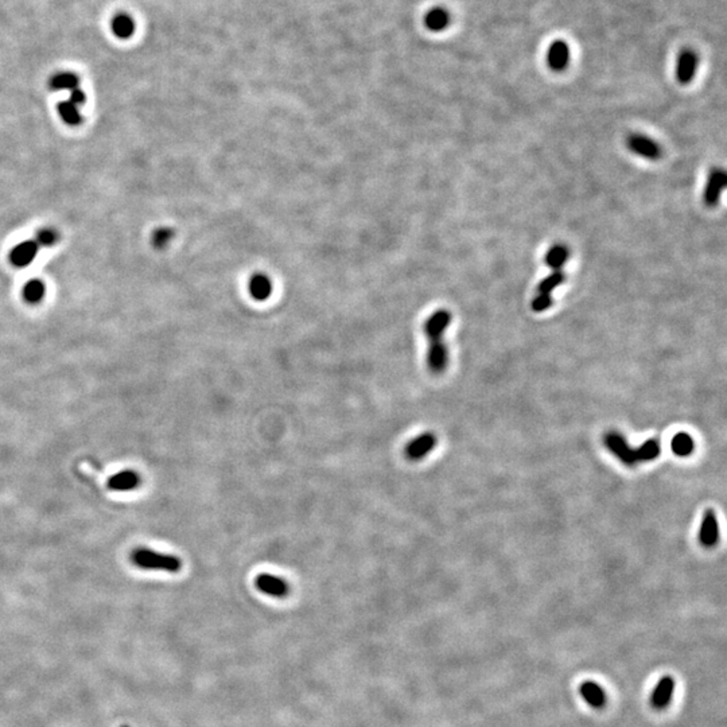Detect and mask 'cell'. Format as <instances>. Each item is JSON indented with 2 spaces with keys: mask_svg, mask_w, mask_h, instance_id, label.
Segmentation results:
<instances>
[{
  "mask_svg": "<svg viewBox=\"0 0 727 727\" xmlns=\"http://www.w3.org/2000/svg\"><path fill=\"white\" fill-rule=\"evenodd\" d=\"M131 562L142 570L165 572L170 574H177L182 570V560L178 557H174L171 554L156 552L154 550L148 548H138L132 551Z\"/></svg>",
  "mask_w": 727,
  "mask_h": 727,
  "instance_id": "6da1fadb",
  "label": "cell"
},
{
  "mask_svg": "<svg viewBox=\"0 0 727 727\" xmlns=\"http://www.w3.org/2000/svg\"><path fill=\"white\" fill-rule=\"evenodd\" d=\"M603 443L611 454L616 455L623 465L633 468L638 464L636 449H632L625 439L623 434L617 431H609L603 437Z\"/></svg>",
  "mask_w": 727,
  "mask_h": 727,
  "instance_id": "7a4b0ae2",
  "label": "cell"
},
{
  "mask_svg": "<svg viewBox=\"0 0 727 727\" xmlns=\"http://www.w3.org/2000/svg\"><path fill=\"white\" fill-rule=\"evenodd\" d=\"M437 443H438V438L434 432H431V431L423 432V434L417 435L412 441L407 443V446L404 449V455L408 461H412V462L422 461L435 449Z\"/></svg>",
  "mask_w": 727,
  "mask_h": 727,
  "instance_id": "3957f363",
  "label": "cell"
},
{
  "mask_svg": "<svg viewBox=\"0 0 727 727\" xmlns=\"http://www.w3.org/2000/svg\"><path fill=\"white\" fill-rule=\"evenodd\" d=\"M626 147L638 156L650 160H657L662 156V147L656 141L641 133H632L626 138Z\"/></svg>",
  "mask_w": 727,
  "mask_h": 727,
  "instance_id": "277c9868",
  "label": "cell"
},
{
  "mask_svg": "<svg viewBox=\"0 0 727 727\" xmlns=\"http://www.w3.org/2000/svg\"><path fill=\"white\" fill-rule=\"evenodd\" d=\"M726 173L722 169H714L706 182L704 190H703V202L709 208H713L718 205L721 195L723 193L726 187Z\"/></svg>",
  "mask_w": 727,
  "mask_h": 727,
  "instance_id": "5b68a950",
  "label": "cell"
},
{
  "mask_svg": "<svg viewBox=\"0 0 727 727\" xmlns=\"http://www.w3.org/2000/svg\"><path fill=\"white\" fill-rule=\"evenodd\" d=\"M255 586L263 594L270 597L285 598L290 594V584L285 579L268 572L259 574L255 579Z\"/></svg>",
  "mask_w": 727,
  "mask_h": 727,
  "instance_id": "8992f818",
  "label": "cell"
},
{
  "mask_svg": "<svg viewBox=\"0 0 727 727\" xmlns=\"http://www.w3.org/2000/svg\"><path fill=\"white\" fill-rule=\"evenodd\" d=\"M427 366L434 375H442L449 366V348L443 338L430 341Z\"/></svg>",
  "mask_w": 727,
  "mask_h": 727,
  "instance_id": "52a82bcc",
  "label": "cell"
},
{
  "mask_svg": "<svg viewBox=\"0 0 727 727\" xmlns=\"http://www.w3.org/2000/svg\"><path fill=\"white\" fill-rule=\"evenodd\" d=\"M39 247L35 240H25L10 251L9 259L13 267L26 268L38 255Z\"/></svg>",
  "mask_w": 727,
  "mask_h": 727,
  "instance_id": "ba28073f",
  "label": "cell"
},
{
  "mask_svg": "<svg viewBox=\"0 0 727 727\" xmlns=\"http://www.w3.org/2000/svg\"><path fill=\"white\" fill-rule=\"evenodd\" d=\"M452 319H453V315L449 310L441 309V310L432 312L423 325V332H425L426 337L429 338V341L443 338L444 332L452 324Z\"/></svg>",
  "mask_w": 727,
  "mask_h": 727,
  "instance_id": "9c48e42d",
  "label": "cell"
},
{
  "mask_svg": "<svg viewBox=\"0 0 727 727\" xmlns=\"http://www.w3.org/2000/svg\"><path fill=\"white\" fill-rule=\"evenodd\" d=\"M719 540V524L718 519L713 509H707L703 513L701 519V531H699V542L703 547L711 548L714 547Z\"/></svg>",
  "mask_w": 727,
  "mask_h": 727,
  "instance_id": "30bf717a",
  "label": "cell"
},
{
  "mask_svg": "<svg viewBox=\"0 0 727 727\" xmlns=\"http://www.w3.org/2000/svg\"><path fill=\"white\" fill-rule=\"evenodd\" d=\"M674 692H675V680L671 676H664L659 680L657 686L655 687L652 695H650L652 707L656 710L665 709L672 701Z\"/></svg>",
  "mask_w": 727,
  "mask_h": 727,
  "instance_id": "8fae6325",
  "label": "cell"
},
{
  "mask_svg": "<svg viewBox=\"0 0 727 727\" xmlns=\"http://www.w3.org/2000/svg\"><path fill=\"white\" fill-rule=\"evenodd\" d=\"M273 282L266 273H252L248 280V293L251 298L264 302L273 294Z\"/></svg>",
  "mask_w": 727,
  "mask_h": 727,
  "instance_id": "7c38bea8",
  "label": "cell"
},
{
  "mask_svg": "<svg viewBox=\"0 0 727 727\" xmlns=\"http://www.w3.org/2000/svg\"><path fill=\"white\" fill-rule=\"evenodd\" d=\"M698 69V55L691 50H684L679 55L676 66V77L680 84H689Z\"/></svg>",
  "mask_w": 727,
  "mask_h": 727,
  "instance_id": "4fadbf2b",
  "label": "cell"
},
{
  "mask_svg": "<svg viewBox=\"0 0 727 727\" xmlns=\"http://www.w3.org/2000/svg\"><path fill=\"white\" fill-rule=\"evenodd\" d=\"M547 61H548V65L555 70V72H562L566 66L569 65V61H570V49H569V45L563 40H557L554 42L551 46H550V50L547 54Z\"/></svg>",
  "mask_w": 727,
  "mask_h": 727,
  "instance_id": "5bb4252c",
  "label": "cell"
},
{
  "mask_svg": "<svg viewBox=\"0 0 727 727\" xmlns=\"http://www.w3.org/2000/svg\"><path fill=\"white\" fill-rule=\"evenodd\" d=\"M141 482L142 479L136 471L126 470L112 476L108 480V488L115 492H130L132 489H136Z\"/></svg>",
  "mask_w": 727,
  "mask_h": 727,
  "instance_id": "9a60e30c",
  "label": "cell"
},
{
  "mask_svg": "<svg viewBox=\"0 0 727 727\" xmlns=\"http://www.w3.org/2000/svg\"><path fill=\"white\" fill-rule=\"evenodd\" d=\"M581 695L586 703H589L594 709H602L606 704V694L596 682H584L581 684Z\"/></svg>",
  "mask_w": 727,
  "mask_h": 727,
  "instance_id": "2e32d148",
  "label": "cell"
},
{
  "mask_svg": "<svg viewBox=\"0 0 727 727\" xmlns=\"http://www.w3.org/2000/svg\"><path fill=\"white\" fill-rule=\"evenodd\" d=\"M111 30L119 39H130L135 33V21L130 13H117L111 19Z\"/></svg>",
  "mask_w": 727,
  "mask_h": 727,
  "instance_id": "e0dca14e",
  "label": "cell"
},
{
  "mask_svg": "<svg viewBox=\"0 0 727 727\" xmlns=\"http://www.w3.org/2000/svg\"><path fill=\"white\" fill-rule=\"evenodd\" d=\"M570 259V249L564 244H555L550 248L545 253V264L555 270H562V267Z\"/></svg>",
  "mask_w": 727,
  "mask_h": 727,
  "instance_id": "ac0fdd59",
  "label": "cell"
},
{
  "mask_svg": "<svg viewBox=\"0 0 727 727\" xmlns=\"http://www.w3.org/2000/svg\"><path fill=\"white\" fill-rule=\"evenodd\" d=\"M80 78L72 72H58L49 80L53 91H73L78 88Z\"/></svg>",
  "mask_w": 727,
  "mask_h": 727,
  "instance_id": "d6986e66",
  "label": "cell"
},
{
  "mask_svg": "<svg viewBox=\"0 0 727 727\" xmlns=\"http://www.w3.org/2000/svg\"><path fill=\"white\" fill-rule=\"evenodd\" d=\"M46 294V286L39 279H31L22 288V297L28 305H38Z\"/></svg>",
  "mask_w": 727,
  "mask_h": 727,
  "instance_id": "ffe728a7",
  "label": "cell"
},
{
  "mask_svg": "<svg viewBox=\"0 0 727 727\" xmlns=\"http://www.w3.org/2000/svg\"><path fill=\"white\" fill-rule=\"evenodd\" d=\"M57 112L60 117L62 119V121L66 123L67 126L70 127H78L81 126L82 123V115L80 112V108L77 105L73 104L72 102L65 100V102H61L57 105Z\"/></svg>",
  "mask_w": 727,
  "mask_h": 727,
  "instance_id": "44dd1931",
  "label": "cell"
},
{
  "mask_svg": "<svg viewBox=\"0 0 727 727\" xmlns=\"http://www.w3.org/2000/svg\"><path fill=\"white\" fill-rule=\"evenodd\" d=\"M449 23H450V15L444 9H441V7L432 9L426 13L425 25L431 31H442L449 26Z\"/></svg>",
  "mask_w": 727,
  "mask_h": 727,
  "instance_id": "7402d4cb",
  "label": "cell"
},
{
  "mask_svg": "<svg viewBox=\"0 0 727 727\" xmlns=\"http://www.w3.org/2000/svg\"><path fill=\"white\" fill-rule=\"evenodd\" d=\"M671 449L677 457H689L695 450V442L687 432H679L671 441Z\"/></svg>",
  "mask_w": 727,
  "mask_h": 727,
  "instance_id": "603a6c76",
  "label": "cell"
},
{
  "mask_svg": "<svg viewBox=\"0 0 727 727\" xmlns=\"http://www.w3.org/2000/svg\"><path fill=\"white\" fill-rule=\"evenodd\" d=\"M566 282V273H563L562 270H555L552 273H550L548 276H545V279L539 283L537 286V294H548L551 295V293L558 288L562 283Z\"/></svg>",
  "mask_w": 727,
  "mask_h": 727,
  "instance_id": "cb8c5ba5",
  "label": "cell"
},
{
  "mask_svg": "<svg viewBox=\"0 0 727 727\" xmlns=\"http://www.w3.org/2000/svg\"><path fill=\"white\" fill-rule=\"evenodd\" d=\"M638 462H650L660 455V443L656 439L644 442L636 449Z\"/></svg>",
  "mask_w": 727,
  "mask_h": 727,
  "instance_id": "d4e9b609",
  "label": "cell"
},
{
  "mask_svg": "<svg viewBox=\"0 0 727 727\" xmlns=\"http://www.w3.org/2000/svg\"><path fill=\"white\" fill-rule=\"evenodd\" d=\"M174 237V231L168 226H162L155 229L151 234V243L156 249L168 247Z\"/></svg>",
  "mask_w": 727,
  "mask_h": 727,
  "instance_id": "484cf974",
  "label": "cell"
},
{
  "mask_svg": "<svg viewBox=\"0 0 727 727\" xmlns=\"http://www.w3.org/2000/svg\"><path fill=\"white\" fill-rule=\"evenodd\" d=\"M35 243L38 247L49 248L55 246L60 240V234L53 228H42L35 234Z\"/></svg>",
  "mask_w": 727,
  "mask_h": 727,
  "instance_id": "4316f807",
  "label": "cell"
},
{
  "mask_svg": "<svg viewBox=\"0 0 727 727\" xmlns=\"http://www.w3.org/2000/svg\"><path fill=\"white\" fill-rule=\"evenodd\" d=\"M554 300L552 297L548 294H537L531 302V309L535 312H543L548 310L552 306Z\"/></svg>",
  "mask_w": 727,
  "mask_h": 727,
  "instance_id": "83f0119b",
  "label": "cell"
},
{
  "mask_svg": "<svg viewBox=\"0 0 727 727\" xmlns=\"http://www.w3.org/2000/svg\"><path fill=\"white\" fill-rule=\"evenodd\" d=\"M69 102H72L73 104L77 105L78 108H80V106H82V105L85 104V102H87V94H85V92L82 91V89L76 88V89L70 91Z\"/></svg>",
  "mask_w": 727,
  "mask_h": 727,
  "instance_id": "f1b7e54d",
  "label": "cell"
},
{
  "mask_svg": "<svg viewBox=\"0 0 727 727\" xmlns=\"http://www.w3.org/2000/svg\"><path fill=\"white\" fill-rule=\"evenodd\" d=\"M121 727H130V726H127V725H126V726H121Z\"/></svg>",
  "mask_w": 727,
  "mask_h": 727,
  "instance_id": "f546056e",
  "label": "cell"
}]
</instances>
